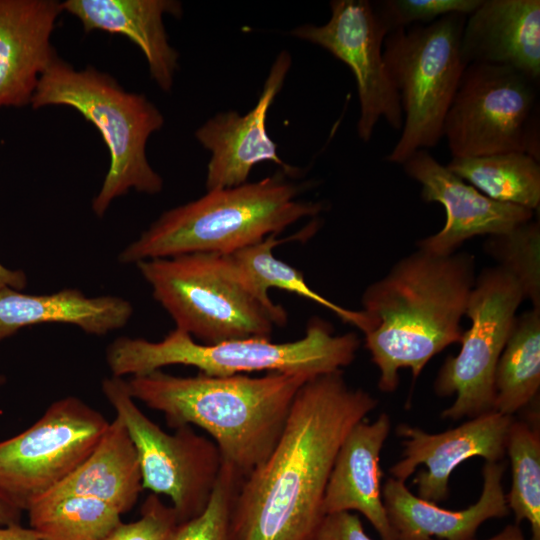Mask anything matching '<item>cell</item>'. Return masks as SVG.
Wrapping results in <instances>:
<instances>
[{
	"label": "cell",
	"instance_id": "1",
	"mask_svg": "<svg viewBox=\"0 0 540 540\" xmlns=\"http://www.w3.org/2000/svg\"><path fill=\"white\" fill-rule=\"evenodd\" d=\"M378 400L337 370L307 380L267 459L240 484L234 500L237 540H313L337 453Z\"/></svg>",
	"mask_w": 540,
	"mask_h": 540
},
{
	"label": "cell",
	"instance_id": "2",
	"mask_svg": "<svg viewBox=\"0 0 540 540\" xmlns=\"http://www.w3.org/2000/svg\"><path fill=\"white\" fill-rule=\"evenodd\" d=\"M475 280L472 254L418 248L366 288L362 310L376 324L365 334V347L380 371L382 392L397 389L400 369L409 368L416 379L432 357L460 343Z\"/></svg>",
	"mask_w": 540,
	"mask_h": 540
},
{
	"label": "cell",
	"instance_id": "3",
	"mask_svg": "<svg viewBox=\"0 0 540 540\" xmlns=\"http://www.w3.org/2000/svg\"><path fill=\"white\" fill-rule=\"evenodd\" d=\"M311 378L280 372L180 377L155 370L125 381L131 397L161 412L169 427L205 430L244 480L274 449L297 392Z\"/></svg>",
	"mask_w": 540,
	"mask_h": 540
},
{
	"label": "cell",
	"instance_id": "4",
	"mask_svg": "<svg viewBox=\"0 0 540 540\" xmlns=\"http://www.w3.org/2000/svg\"><path fill=\"white\" fill-rule=\"evenodd\" d=\"M281 168L253 183L207 191L202 197L162 213L118 255L122 264L195 252L232 254L254 245L324 209L302 201L305 186Z\"/></svg>",
	"mask_w": 540,
	"mask_h": 540
},
{
	"label": "cell",
	"instance_id": "5",
	"mask_svg": "<svg viewBox=\"0 0 540 540\" xmlns=\"http://www.w3.org/2000/svg\"><path fill=\"white\" fill-rule=\"evenodd\" d=\"M359 346L356 333L336 335L328 322L314 317L305 335L291 342L246 338L204 344L175 328L160 341L118 337L108 345L105 358L111 376L120 378L147 374L169 365L196 367L209 376L266 371L315 377L350 365Z\"/></svg>",
	"mask_w": 540,
	"mask_h": 540
},
{
	"label": "cell",
	"instance_id": "6",
	"mask_svg": "<svg viewBox=\"0 0 540 540\" xmlns=\"http://www.w3.org/2000/svg\"><path fill=\"white\" fill-rule=\"evenodd\" d=\"M49 105L77 110L98 129L109 150L107 174L92 200L98 217L130 189L151 195L162 190L163 179L150 166L145 148L164 117L143 94L124 90L94 67L76 70L57 57L42 74L31 100L33 109Z\"/></svg>",
	"mask_w": 540,
	"mask_h": 540
},
{
	"label": "cell",
	"instance_id": "7",
	"mask_svg": "<svg viewBox=\"0 0 540 540\" xmlns=\"http://www.w3.org/2000/svg\"><path fill=\"white\" fill-rule=\"evenodd\" d=\"M136 267L175 328L201 343L271 339L274 326L287 323L285 308L271 309L252 294L230 255L195 252Z\"/></svg>",
	"mask_w": 540,
	"mask_h": 540
},
{
	"label": "cell",
	"instance_id": "8",
	"mask_svg": "<svg viewBox=\"0 0 540 540\" xmlns=\"http://www.w3.org/2000/svg\"><path fill=\"white\" fill-rule=\"evenodd\" d=\"M466 18L451 14L386 35L383 59L403 113L400 137L386 161L402 165L443 138L445 117L466 68L460 53Z\"/></svg>",
	"mask_w": 540,
	"mask_h": 540
},
{
	"label": "cell",
	"instance_id": "9",
	"mask_svg": "<svg viewBox=\"0 0 540 540\" xmlns=\"http://www.w3.org/2000/svg\"><path fill=\"white\" fill-rule=\"evenodd\" d=\"M538 86L509 66L467 65L443 126L452 158L523 152L540 161Z\"/></svg>",
	"mask_w": 540,
	"mask_h": 540
},
{
	"label": "cell",
	"instance_id": "10",
	"mask_svg": "<svg viewBox=\"0 0 540 540\" xmlns=\"http://www.w3.org/2000/svg\"><path fill=\"white\" fill-rule=\"evenodd\" d=\"M101 389L134 443L143 489L169 497L178 523L201 514L222 466L214 441L191 426L179 427L174 434L165 432L137 406L123 378H105Z\"/></svg>",
	"mask_w": 540,
	"mask_h": 540
},
{
	"label": "cell",
	"instance_id": "11",
	"mask_svg": "<svg viewBox=\"0 0 540 540\" xmlns=\"http://www.w3.org/2000/svg\"><path fill=\"white\" fill-rule=\"evenodd\" d=\"M523 299L520 284L499 266L476 276L465 313L470 327L463 331L459 353L446 358L433 385L438 396H456L442 418L471 419L493 411L496 366Z\"/></svg>",
	"mask_w": 540,
	"mask_h": 540
},
{
	"label": "cell",
	"instance_id": "12",
	"mask_svg": "<svg viewBox=\"0 0 540 540\" xmlns=\"http://www.w3.org/2000/svg\"><path fill=\"white\" fill-rule=\"evenodd\" d=\"M109 423L78 397L54 401L29 428L0 441V493L26 511L87 458Z\"/></svg>",
	"mask_w": 540,
	"mask_h": 540
},
{
	"label": "cell",
	"instance_id": "13",
	"mask_svg": "<svg viewBox=\"0 0 540 540\" xmlns=\"http://www.w3.org/2000/svg\"><path fill=\"white\" fill-rule=\"evenodd\" d=\"M331 17L324 25L304 24L291 34L316 44L345 63L357 86L360 115L357 133L369 142L381 118L401 130L403 113L383 59L386 28L367 0H333Z\"/></svg>",
	"mask_w": 540,
	"mask_h": 540
},
{
	"label": "cell",
	"instance_id": "14",
	"mask_svg": "<svg viewBox=\"0 0 540 540\" xmlns=\"http://www.w3.org/2000/svg\"><path fill=\"white\" fill-rule=\"evenodd\" d=\"M513 416L491 411L469 419L463 424L440 433H428L419 427L400 424L396 432L403 438L402 458L389 472L393 478L406 482L419 465L413 483L418 497L444 501L449 497V480L458 465L472 457L486 462H499L506 455V442Z\"/></svg>",
	"mask_w": 540,
	"mask_h": 540
},
{
	"label": "cell",
	"instance_id": "15",
	"mask_svg": "<svg viewBox=\"0 0 540 540\" xmlns=\"http://www.w3.org/2000/svg\"><path fill=\"white\" fill-rule=\"evenodd\" d=\"M402 166L421 185L422 200L437 202L445 209L443 228L417 242L419 249L432 254L450 255L473 237L508 232L532 220L535 213L487 197L440 164L427 150H418Z\"/></svg>",
	"mask_w": 540,
	"mask_h": 540
},
{
	"label": "cell",
	"instance_id": "16",
	"mask_svg": "<svg viewBox=\"0 0 540 540\" xmlns=\"http://www.w3.org/2000/svg\"><path fill=\"white\" fill-rule=\"evenodd\" d=\"M290 66L289 52L282 51L270 68L256 105L247 114L219 113L196 130L197 140L211 152L205 182L207 191L247 183L251 169L263 161H272L289 173H297L280 159L277 146L266 130L267 112Z\"/></svg>",
	"mask_w": 540,
	"mask_h": 540
},
{
	"label": "cell",
	"instance_id": "17",
	"mask_svg": "<svg viewBox=\"0 0 540 540\" xmlns=\"http://www.w3.org/2000/svg\"><path fill=\"white\" fill-rule=\"evenodd\" d=\"M62 11L57 0H0V108L31 104L58 57L50 38Z\"/></svg>",
	"mask_w": 540,
	"mask_h": 540
},
{
	"label": "cell",
	"instance_id": "18",
	"mask_svg": "<svg viewBox=\"0 0 540 540\" xmlns=\"http://www.w3.org/2000/svg\"><path fill=\"white\" fill-rule=\"evenodd\" d=\"M506 464L485 462L479 499L462 510H449L415 496L405 482L390 477L382 499L395 540H472L487 520L507 516L509 508L502 486Z\"/></svg>",
	"mask_w": 540,
	"mask_h": 540
},
{
	"label": "cell",
	"instance_id": "19",
	"mask_svg": "<svg viewBox=\"0 0 540 540\" xmlns=\"http://www.w3.org/2000/svg\"><path fill=\"white\" fill-rule=\"evenodd\" d=\"M460 53L466 66H509L539 83L540 1L482 0L466 18Z\"/></svg>",
	"mask_w": 540,
	"mask_h": 540
},
{
	"label": "cell",
	"instance_id": "20",
	"mask_svg": "<svg viewBox=\"0 0 540 540\" xmlns=\"http://www.w3.org/2000/svg\"><path fill=\"white\" fill-rule=\"evenodd\" d=\"M391 421L381 413L374 421L357 423L334 461L323 499V514L357 511L381 540H395L382 499L380 453Z\"/></svg>",
	"mask_w": 540,
	"mask_h": 540
},
{
	"label": "cell",
	"instance_id": "21",
	"mask_svg": "<svg viewBox=\"0 0 540 540\" xmlns=\"http://www.w3.org/2000/svg\"><path fill=\"white\" fill-rule=\"evenodd\" d=\"M63 11L77 17L85 32L121 34L143 52L151 78L165 92L172 88L178 52L171 47L163 15L180 17L182 5L173 0H66Z\"/></svg>",
	"mask_w": 540,
	"mask_h": 540
},
{
	"label": "cell",
	"instance_id": "22",
	"mask_svg": "<svg viewBox=\"0 0 540 540\" xmlns=\"http://www.w3.org/2000/svg\"><path fill=\"white\" fill-rule=\"evenodd\" d=\"M133 312L130 301L114 295L88 297L76 288L34 295L4 287L0 289V342L22 328L45 323L70 324L103 336L125 327Z\"/></svg>",
	"mask_w": 540,
	"mask_h": 540
},
{
	"label": "cell",
	"instance_id": "23",
	"mask_svg": "<svg viewBox=\"0 0 540 540\" xmlns=\"http://www.w3.org/2000/svg\"><path fill=\"white\" fill-rule=\"evenodd\" d=\"M142 490L136 448L124 423L115 416L87 458L46 496H87L125 514Z\"/></svg>",
	"mask_w": 540,
	"mask_h": 540
},
{
	"label": "cell",
	"instance_id": "24",
	"mask_svg": "<svg viewBox=\"0 0 540 540\" xmlns=\"http://www.w3.org/2000/svg\"><path fill=\"white\" fill-rule=\"evenodd\" d=\"M276 236L269 235L254 245L229 254L246 286L261 303L271 309L280 308L281 305L275 304L268 294L269 289L279 288L324 306L364 335L374 328L375 321L366 312L346 309L324 298L309 287L298 269L277 259L273 249L285 240L276 239Z\"/></svg>",
	"mask_w": 540,
	"mask_h": 540
},
{
	"label": "cell",
	"instance_id": "25",
	"mask_svg": "<svg viewBox=\"0 0 540 540\" xmlns=\"http://www.w3.org/2000/svg\"><path fill=\"white\" fill-rule=\"evenodd\" d=\"M540 388V310L516 316L494 376L493 411L512 416L535 402Z\"/></svg>",
	"mask_w": 540,
	"mask_h": 540
},
{
	"label": "cell",
	"instance_id": "26",
	"mask_svg": "<svg viewBox=\"0 0 540 540\" xmlns=\"http://www.w3.org/2000/svg\"><path fill=\"white\" fill-rule=\"evenodd\" d=\"M445 166L495 201L539 210L540 161L527 153L452 158Z\"/></svg>",
	"mask_w": 540,
	"mask_h": 540
},
{
	"label": "cell",
	"instance_id": "27",
	"mask_svg": "<svg viewBox=\"0 0 540 540\" xmlns=\"http://www.w3.org/2000/svg\"><path fill=\"white\" fill-rule=\"evenodd\" d=\"M26 511L46 540H105L122 523L115 508L87 496H46Z\"/></svg>",
	"mask_w": 540,
	"mask_h": 540
},
{
	"label": "cell",
	"instance_id": "28",
	"mask_svg": "<svg viewBox=\"0 0 540 540\" xmlns=\"http://www.w3.org/2000/svg\"><path fill=\"white\" fill-rule=\"evenodd\" d=\"M512 483L506 495L516 524H530L532 540H540V433L538 427L513 420L506 442Z\"/></svg>",
	"mask_w": 540,
	"mask_h": 540
},
{
	"label": "cell",
	"instance_id": "29",
	"mask_svg": "<svg viewBox=\"0 0 540 540\" xmlns=\"http://www.w3.org/2000/svg\"><path fill=\"white\" fill-rule=\"evenodd\" d=\"M486 253L520 284L524 299L540 310V224L527 221L512 230L488 236Z\"/></svg>",
	"mask_w": 540,
	"mask_h": 540
},
{
	"label": "cell",
	"instance_id": "30",
	"mask_svg": "<svg viewBox=\"0 0 540 540\" xmlns=\"http://www.w3.org/2000/svg\"><path fill=\"white\" fill-rule=\"evenodd\" d=\"M243 479L222 461L220 473L205 510L193 519L178 523L165 540H237L233 507Z\"/></svg>",
	"mask_w": 540,
	"mask_h": 540
},
{
	"label": "cell",
	"instance_id": "31",
	"mask_svg": "<svg viewBox=\"0 0 540 540\" xmlns=\"http://www.w3.org/2000/svg\"><path fill=\"white\" fill-rule=\"evenodd\" d=\"M482 0H382L373 4L387 32L426 25L451 14L470 15Z\"/></svg>",
	"mask_w": 540,
	"mask_h": 540
},
{
	"label": "cell",
	"instance_id": "32",
	"mask_svg": "<svg viewBox=\"0 0 540 540\" xmlns=\"http://www.w3.org/2000/svg\"><path fill=\"white\" fill-rule=\"evenodd\" d=\"M177 524L173 508L152 493L143 502L140 517L121 523L105 540H165Z\"/></svg>",
	"mask_w": 540,
	"mask_h": 540
},
{
	"label": "cell",
	"instance_id": "33",
	"mask_svg": "<svg viewBox=\"0 0 540 540\" xmlns=\"http://www.w3.org/2000/svg\"><path fill=\"white\" fill-rule=\"evenodd\" d=\"M313 540H373L364 530L359 517L352 512L325 515Z\"/></svg>",
	"mask_w": 540,
	"mask_h": 540
},
{
	"label": "cell",
	"instance_id": "34",
	"mask_svg": "<svg viewBox=\"0 0 540 540\" xmlns=\"http://www.w3.org/2000/svg\"><path fill=\"white\" fill-rule=\"evenodd\" d=\"M0 540H46L37 531L16 525L0 526Z\"/></svg>",
	"mask_w": 540,
	"mask_h": 540
},
{
	"label": "cell",
	"instance_id": "35",
	"mask_svg": "<svg viewBox=\"0 0 540 540\" xmlns=\"http://www.w3.org/2000/svg\"><path fill=\"white\" fill-rule=\"evenodd\" d=\"M27 285V276L22 270H12L0 263V289L9 287L23 290Z\"/></svg>",
	"mask_w": 540,
	"mask_h": 540
},
{
	"label": "cell",
	"instance_id": "36",
	"mask_svg": "<svg viewBox=\"0 0 540 540\" xmlns=\"http://www.w3.org/2000/svg\"><path fill=\"white\" fill-rule=\"evenodd\" d=\"M22 512L23 510L0 493V526L19 524Z\"/></svg>",
	"mask_w": 540,
	"mask_h": 540
},
{
	"label": "cell",
	"instance_id": "37",
	"mask_svg": "<svg viewBox=\"0 0 540 540\" xmlns=\"http://www.w3.org/2000/svg\"><path fill=\"white\" fill-rule=\"evenodd\" d=\"M486 540H526V538L518 524H509L499 533Z\"/></svg>",
	"mask_w": 540,
	"mask_h": 540
},
{
	"label": "cell",
	"instance_id": "38",
	"mask_svg": "<svg viewBox=\"0 0 540 540\" xmlns=\"http://www.w3.org/2000/svg\"><path fill=\"white\" fill-rule=\"evenodd\" d=\"M4 383V378L0 375V387L3 385Z\"/></svg>",
	"mask_w": 540,
	"mask_h": 540
}]
</instances>
